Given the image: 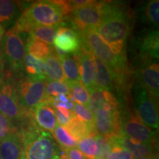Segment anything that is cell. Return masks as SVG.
<instances>
[{"mask_svg":"<svg viewBox=\"0 0 159 159\" xmlns=\"http://www.w3.org/2000/svg\"><path fill=\"white\" fill-rule=\"evenodd\" d=\"M71 13L67 1H38L24 10L14 27L21 33H27L34 26L59 27Z\"/></svg>","mask_w":159,"mask_h":159,"instance_id":"obj_1","label":"cell"},{"mask_svg":"<svg viewBox=\"0 0 159 159\" xmlns=\"http://www.w3.org/2000/svg\"><path fill=\"white\" fill-rule=\"evenodd\" d=\"M103 13L102 23L94 30L113 52L117 55H125V41L130 32L128 14L121 5L108 2H103Z\"/></svg>","mask_w":159,"mask_h":159,"instance_id":"obj_2","label":"cell"},{"mask_svg":"<svg viewBox=\"0 0 159 159\" xmlns=\"http://www.w3.org/2000/svg\"><path fill=\"white\" fill-rule=\"evenodd\" d=\"M23 144V159H56L58 144L50 133L40 129L33 116L17 128Z\"/></svg>","mask_w":159,"mask_h":159,"instance_id":"obj_3","label":"cell"},{"mask_svg":"<svg viewBox=\"0 0 159 159\" xmlns=\"http://www.w3.org/2000/svg\"><path fill=\"white\" fill-rule=\"evenodd\" d=\"M81 39L88 46L92 54L102 61L115 76V82L121 84L128 76V66L125 55H117L99 37L94 30L86 29L78 32Z\"/></svg>","mask_w":159,"mask_h":159,"instance_id":"obj_4","label":"cell"},{"mask_svg":"<svg viewBox=\"0 0 159 159\" xmlns=\"http://www.w3.org/2000/svg\"><path fill=\"white\" fill-rule=\"evenodd\" d=\"M27 33H21L14 27L7 30L2 39L0 44V56L13 74H19L23 70V61L27 53L26 42Z\"/></svg>","mask_w":159,"mask_h":159,"instance_id":"obj_5","label":"cell"},{"mask_svg":"<svg viewBox=\"0 0 159 159\" xmlns=\"http://www.w3.org/2000/svg\"><path fill=\"white\" fill-rule=\"evenodd\" d=\"M48 81L46 77L30 76L18 77L14 80L17 98L21 108L27 114L33 111L45 99L46 84Z\"/></svg>","mask_w":159,"mask_h":159,"instance_id":"obj_6","label":"cell"},{"mask_svg":"<svg viewBox=\"0 0 159 159\" xmlns=\"http://www.w3.org/2000/svg\"><path fill=\"white\" fill-rule=\"evenodd\" d=\"M0 113L8 118L13 125H19L18 128L32 116V114L25 112L19 104L13 77H7L0 84Z\"/></svg>","mask_w":159,"mask_h":159,"instance_id":"obj_7","label":"cell"},{"mask_svg":"<svg viewBox=\"0 0 159 159\" xmlns=\"http://www.w3.org/2000/svg\"><path fill=\"white\" fill-rule=\"evenodd\" d=\"M121 121L118 102L103 105L94 114V128L96 134L106 138L120 135Z\"/></svg>","mask_w":159,"mask_h":159,"instance_id":"obj_8","label":"cell"},{"mask_svg":"<svg viewBox=\"0 0 159 159\" xmlns=\"http://www.w3.org/2000/svg\"><path fill=\"white\" fill-rule=\"evenodd\" d=\"M103 2L91 1L87 5L71 11V19L77 32L95 30L103 19Z\"/></svg>","mask_w":159,"mask_h":159,"instance_id":"obj_9","label":"cell"},{"mask_svg":"<svg viewBox=\"0 0 159 159\" xmlns=\"http://www.w3.org/2000/svg\"><path fill=\"white\" fill-rule=\"evenodd\" d=\"M121 134L136 142L150 145H153L156 135L135 115H130L121 121Z\"/></svg>","mask_w":159,"mask_h":159,"instance_id":"obj_10","label":"cell"},{"mask_svg":"<svg viewBox=\"0 0 159 159\" xmlns=\"http://www.w3.org/2000/svg\"><path fill=\"white\" fill-rule=\"evenodd\" d=\"M137 116L145 125L151 128H158V111L156 100L144 88H141L136 96Z\"/></svg>","mask_w":159,"mask_h":159,"instance_id":"obj_11","label":"cell"},{"mask_svg":"<svg viewBox=\"0 0 159 159\" xmlns=\"http://www.w3.org/2000/svg\"><path fill=\"white\" fill-rule=\"evenodd\" d=\"M79 64L80 80L89 92L96 88L94 84L95 65L94 55L88 46L82 41L80 49L75 53Z\"/></svg>","mask_w":159,"mask_h":159,"instance_id":"obj_12","label":"cell"},{"mask_svg":"<svg viewBox=\"0 0 159 159\" xmlns=\"http://www.w3.org/2000/svg\"><path fill=\"white\" fill-rule=\"evenodd\" d=\"M54 48L66 53L74 54L80 49L82 39L77 31L67 27H59L55 33Z\"/></svg>","mask_w":159,"mask_h":159,"instance_id":"obj_13","label":"cell"},{"mask_svg":"<svg viewBox=\"0 0 159 159\" xmlns=\"http://www.w3.org/2000/svg\"><path fill=\"white\" fill-rule=\"evenodd\" d=\"M107 139L111 142V145H119V146L122 147L123 148L128 150L132 155L134 159L143 158V157L152 156L156 154L153 145L144 144L136 142L122 134L108 137Z\"/></svg>","mask_w":159,"mask_h":159,"instance_id":"obj_14","label":"cell"},{"mask_svg":"<svg viewBox=\"0 0 159 159\" xmlns=\"http://www.w3.org/2000/svg\"><path fill=\"white\" fill-rule=\"evenodd\" d=\"M54 108L51 102L44 99L33 111V119L40 129L49 133L56 127L57 122Z\"/></svg>","mask_w":159,"mask_h":159,"instance_id":"obj_15","label":"cell"},{"mask_svg":"<svg viewBox=\"0 0 159 159\" xmlns=\"http://www.w3.org/2000/svg\"><path fill=\"white\" fill-rule=\"evenodd\" d=\"M0 158L23 159L22 141L17 130L0 141Z\"/></svg>","mask_w":159,"mask_h":159,"instance_id":"obj_16","label":"cell"},{"mask_svg":"<svg viewBox=\"0 0 159 159\" xmlns=\"http://www.w3.org/2000/svg\"><path fill=\"white\" fill-rule=\"evenodd\" d=\"M139 77L145 90L155 100H158L159 94L158 63H152L141 69Z\"/></svg>","mask_w":159,"mask_h":159,"instance_id":"obj_17","label":"cell"},{"mask_svg":"<svg viewBox=\"0 0 159 159\" xmlns=\"http://www.w3.org/2000/svg\"><path fill=\"white\" fill-rule=\"evenodd\" d=\"M95 65L94 84L98 89L109 91L115 85V76L110 69L94 55Z\"/></svg>","mask_w":159,"mask_h":159,"instance_id":"obj_18","label":"cell"},{"mask_svg":"<svg viewBox=\"0 0 159 159\" xmlns=\"http://www.w3.org/2000/svg\"><path fill=\"white\" fill-rule=\"evenodd\" d=\"M58 57L61 63H62L61 65L65 77V82L67 84H71L80 81L79 64L75 53L64 54Z\"/></svg>","mask_w":159,"mask_h":159,"instance_id":"obj_19","label":"cell"},{"mask_svg":"<svg viewBox=\"0 0 159 159\" xmlns=\"http://www.w3.org/2000/svg\"><path fill=\"white\" fill-rule=\"evenodd\" d=\"M64 128L77 142L86 137L95 136L97 135L94 128L79 119L74 114L69 122Z\"/></svg>","mask_w":159,"mask_h":159,"instance_id":"obj_20","label":"cell"},{"mask_svg":"<svg viewBox=\"0 0 159 159\" xmlns=\"http://www.w3.org/2000/svg\"><path fill=\"white\" fill-rule=\"evenodd\" d=\"M44 69L45 76L47 77V80H51L52 81L65 82L62 65L55 51L45 59Z\"/></svg>","mask_w":159,"mask_h":159,"instance_id":"obj_21","label":"cell"},{"mask_svg":"<svg viewBox=\"0 0 159 159\" xmlns=\"http://www.w3.org/2000/svg\"><path fill=\"white\" fill-rule=\"evenodd\" d=\"M88 102V109L92 114L100 108L103 105L106 103H116V99L109 91L95 88L90 93Z\"/></svg>","mask_w":159,"mask_h":159,"instance_id":"obj_22","label":"cell"},{"mask_svg":"<svg viewBox=\"0 0 159 159\" xmlns=\"http://www.w3.org/2000/svg\"><path fill=\"white\" fill-rule=\"evenodd\" d=\"M141 55L144 60L158 59V31L148 33L141 44Z\"/></svg>","mask_w":159,"mask_h":159,"instance_id":"obj_23","label":"cell"},{"mask_svg":"<svg viewBox=\"0 0 159 159\" xmlns=\"http://www.w3.org/2000/svg\"><path fill=\"white\" fill-rule=\"evenodd\" d=\"M19 7L17 4L10 0H0V25L7 27L19 17Z\"/></svg>","mask_w":159,"mask_h":159,"instance_id":"obj_24","label":"cell"},{"mask_svg":"<svg viewBox=\"0 0 159 159\" xmlns=\"http://www.w3.org/2000/svg\"><path fill=\"white\" fill-rule=\"evenodd\" d=\"M27 53L40 60H44L55 51L54 47L29 35L26 42Z\"/></svg>","mask_w":159,"mask_h":159,"instance_id":"obj_25","label":"cell"},{"mask_svg":"<svg viewBox=\"0 0 159 159\" xmlns=\"http://www.w3.org/2000/svg\"><path fill=\"white\" fill-rule=\"evenodd\" d=\"M23 70L27 73V76L46 77L44 62L28 53H26L24 58Z\"/></svg>","mask_w":159,"mask_h":159,"instance_id":"obj_26","label":"cell"},{"mask_svg":"<svg viewBox=\"0 0 159 159\" xmlns=\"http://www.w3.org/2000/svg\"><path fill=\"white\" fill-rule=\"evenodd\" d=\"M59 27L34 26L28 33L29 35L52 47L56 31Z\"/></svg>","mask_w":159,"mask_h":159,"instance_id":"obj_27","label":"cell"},{"mask_svg":"<svg viewBox=\"0 0 159 159\" xmlns=\"http://www.w3.org/2000/svg\"><path fill=\"white\" fill-rule=\"evenodd\" d=\"M78 150L85 158L96 159L99 154V146L95 136H89L81 139L77 142Z\"/></svg>","mask_w":159,"mask_h":159,"instance_id":"obj_28","label":"cell"},{"mask_svg":"<svg viewBox=\"0 0 159 159\" xmlns=\"http://www.w3.org/2000/svg\"><path fill=\"white\" fill-rule=\"evenodd\" d=\"M52 133V136H54L57 144H59L61 148L69 149L75 148L77 146V142L69 134L64 127L57 125Z\"/></svg>","mask_w":159,"mask_h":159,"instance_id":"obj_29","label":"cell"},{"mask_svg":"<svg viewBox=\"0 0 159 159\" xmlns=\"http://www.w3.org/2000/svg\"><path fill=\"white\" fill-rule=\"evenodd\" d=\"M69 94L75 102L80 105H87L89 99V92L81 81L68 84Z\"/></svg>","mask_w":159,"mask_h":159,"instance_id":"obj_30","label":"cell"},{"mask_svg":"<svg viewBox=\"0 0 159 159\" xmlns=\"http://www.w3.org/2000/svg\"><path fill=\"white\" fill-rule=\"evenodd\" d=\"M69 94V85L66 82L47 81L45 89V99H53L59 94Z\"/></svg>","mask_w":159,"mask_h":159,"instance_id":"obj_31","label":"cell"},{"mask_svg":"<svg viewBox=\"0 0 159 159\" xmlns=\"http://www.w3.org/2000/svg\"><path fill=\"white\" fill-rule=\"evenodd\" d=\"M72 111L79 119L94 128V114L89 110L88 108L83 105L74 102Z\"/></svg>","mask_w":159,"mask_h":159,"instance_id":"obj_32","label":"cell"},{"mask_svg":"<svg viewBox=\"0 0 159 159\" xmlns=\"http://www.w3.org/2000/svg\"><path fill=\"white\" fill-rule=\"evenodd\" d=\"M95 139L99 146V154L96 159H108L111 150V142L108 139L100 135H96Z\"/></svg>","mask_w":159,"mask_h":159,"instance_id":"obj_33","label":"cell"},{"mask_svg":"<svg viewBox=\"0 0 159 159\" xmlns=\"http://www.w3.org/2000/svg\"><path fill=\"white\" fill-rule=\"evenodd\" d=\"M159 1L153 0L150 1L146 7V16L148 17L149 21L153 24L155 26H158L159 22Z\"/></svg>","mask_w":159,"mask_h":159,"instance_id":"obj_34","label":"cell"},{"mask_svg":"<svg viewBox=\"0 0 159 159\" xmlns=\"http://www.w3.org/2000/svg\"><path fill=\"white\" fill-rule=\"evenodd\" d=\"M16 130L17 128L11 121L0 113V141Z\"/></svg>","mask_w":159,"mask_h":159,"instance_id":"obj_35","label":"cell"},{"mask_svg":"<svg viewBox=\"0 0 159 159\" xmlns=\"http://www.w3.org/2000/svg\"><path fill=\"white\" fill-rule=\"evenodd\" d=\"M55 108V114L57 122H58L59 125H61V126L66 127L70 121L73 113L69 111L68 109L63 108V107L57 106Z\"/></svg>","mask_w":159,"mask_h":159,"instance_id":"obj_36","label":"cell"},{"mask_svg":"<svg viewBox=\"0 0 159 159\" xmlns=\"http://www.w3.org/2000/svg\"><path fill=\"white\" fill-rule=\"evenodd\" d=\"M108 159H134L128 150L119 145H111V150Z\"/></svg>","mask_w":159,"mask_h":159,"instance_id":"obj_37","label":"cell"},{"mask_svg":"<svg viewBox=\"0 0 159 159\" xmlns=\"http://www.w3.org/2000/svg\"><path fill=\"white\" fill-rule=\"evenodd\" d=\"M59 158L60 159H87L76 148L69 149L61 148Z\"/></svg>","mask_w":159,"mask_h":159,"instance_id":"obj_38","label":"cell"},{"mask_svg":"<svg viewBox=\"0 0 159 159\" xmlns=\"http://www.w3.org/2000/svg\"><path fill=\"white\" fill-rule=\"evenodd\" d=\"M4 75H5L4 74V63L0 56V84L4 80Z\"/></svg>","mask_w":159,"mask_h":159,"instance_id":"obj_39","label":"cell"},{"mask_svg":"<svg viewBox=\"0 0 159 159\" xmlns=\"http://www.w3.org/2000/svg\"><path fill=\"white\" fill-rule=\"evenodd\" d=\"M154 156V155H153ZM152 156H148V157H143V158H137V159H152Z\"/></svg>","mask_w":159,"mask_h":159,"instance_id":"obj_40","label":"cell"},{"mask_svg":"<svg viewBox=\"0 0 159 159\" xmlns=\"http://www.w3.org/2000/svg\"><path fill=\"white\" fill-rule=\"evenodd\" d=\"M152 159H158V155L155 154L153 156H152Z\"/></svg>","mask_w":159,"mask_h":159,"instance_id":"obj_41","label":"cell"},{"mask_svg":"<svg viewBox=\"0 0 159 159\" xmlns=\"http://www.w3.org/2000/svg\"><path fill=\"white\" fill-rule=\"evenodd\" d=\"M56 159H60V158H59V157H58V158H57Z\"/></svg>","mask_w":159,"mask_h":159,"instance_id":"obj_42","label":"cell"},{"mask_svg":"<svg viewBox=\"0 0 159 159\" xmlns=\"http://www.w3.org/2000/svg\"><path fill=\"white\" fill-rule=\"evenodd\" d=\"M0 159H2V158H0Z\"/></svg>","mask_w":159,"mask_h":159,"instance_id":"obj_43","label":"cell"}]
</instances>
